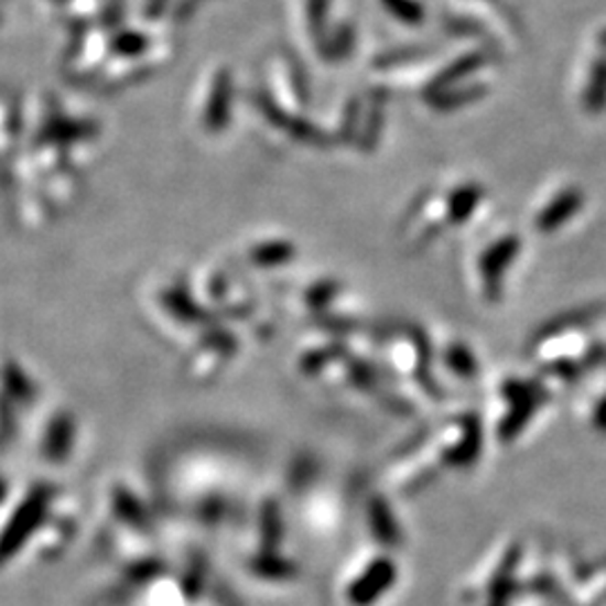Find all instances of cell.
Here are the masks:
<instances>
[{"label":"cell","mask_w":606,"mask_h":606,"mask_svg":"<svg viewBox=\"0 0 606 606\" xmlns=\"http://www.w3.org/2000/svg\"><path fill=\"white\" fill-rule=\"evenodd\" d=\"M519 255V238L517 236H506L497 240L495 246L485 250L480 257V274L485 279V294H488L490 301L501 299V279L512 259Z\"/></svg>","instance_id":"6da1fadb"},{"label":"cell","mask_w":606,"mask_h":606,"mask_svg":"<svg viewBox=\"0 0 606 606\" xmlns=\"http://www.w3.org/2000/svg\"><path fill=\"white\" fill-rule=\"evenodd\" d=\"M584 196L580 190L562 192L551 205H545L543 212L537 216V229L543 234L558 231L564 223H569L582 207Z\"/></svg>","instance_id":"7a4b0ae2"},{"label":"cell","mask_w":606,"mask_h":606,"mask_svg":"<svg viewBox=\"0 0 606 606\" xmlns=\"http://www.w3.org/2000/svg\"><path fill=\"white\" fill-rule=\"evenodd\" d=\"M485 64V56L483 54H467V56H461L458 61H454V64L450 68H445L434 82H432V88H430V97L432 95H439L456 84H461L465 77H469L476 68H480Z\"/></svg>","instance_id":"3957f363"},{"label":"cell","mask_w":606,"mask_h":606,"mask_svg":"<svg viewBox=\"0 0 606 606\" xmlns=\"http://www.w3.org/2000/svg\"><path fill=\"white\" fill-rule=\"evenodd\" d=\"M582 104L588 112H595V115L606 108V54L595 58Z\"/></svg>","instance_id":"277c9868"},{"label":"cell","mask_w":606,"mask_h":606,"mask_svg":"<svg viewBox=\"0 0 606 606\" xmlns=\"http://www.w3.org/2000/svg\"><path fill=\"white\" fill-rule=\"evenodd\" d=\"M480 198H483V190L476 185L456 190L450 198V223H454V225L465 223L472 216L474 207L480 203Z\"/></svg>","instance_id":"5b68a950"},{"label":"cell","mask_w":606,"mask_h":606,"mask_svg":"<svg viewBox=\"0 0 606 606\" xmlns=\"http://www.w3.org/2000/svg\"><path fill=\"white\" fill-rule=\"evenodd\" d=\"M485 93H488V90H485L483 86H461L456 90L447 88L439 95H432L430 99H432V106L439 108V110H454V108H461L465 104H472V101L480 99Z\"/></svg>","instance_id":"8992f818"},{"label":"cell","mask_w":606,"mask_h":606,"mask_svg":"<svg viewBox=\"0 0 606 606\" xmlns=\"http://www.w3.org/2000/svg\"><path fill=\"white\" fill-rule=\"evenodd\" d=\"M450 364H452V367L456 371H461V376L463 374L467 376L474 369V359H472V355H469V350L465 346H454L450 350Z\"/></svg>","instance_id":"52a82bcc"},{"label":"cell","mask_w":606,"mask_h":606,"mask_svg":"<svg viewBox=\"0 0 606 606\" xmlns=\"http://www.w3.org/2000/svg\"><path fill=\"white\" fill-rule=\"evenodd\" d=\"M599 43H602V45H604V47H606V30H604V32H602V34H599Z\"/></svg>","instance_id":"ba28073f"}]
</instances>
